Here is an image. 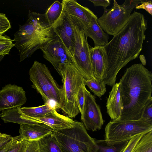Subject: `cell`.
Wrapping results in <instances>:
<instances>
[{
  "label": "cell",
  "instance_id": "33",
  "mask_svg": "<svg viewBox=\"0 0 152 152\" xmlns=\"http://www.w3.org/2000/svg\"><path fill=\"white\" fill-rule=\"evenodd\" d=\"M136 9H143L151 15H152V1L151 0H143L140 4L136 6Z\"/></svg>",
  "mask_w": 152,
  "mask_h": 152
},
{
  "label": "cell",
  "instance_id": "22",
  "mask_svg": "<svg viewBox=\"0 0 152 152\" xmlns=\"http://www.w3.org/2000/svg\"><path fill=\"white\" fill-rule=\"evenodd\" d=\"M20 110L26 115L33 118L43 117L55 110V107L49 103L34 107H23L20 108Z\"/></svg>",
  "mask_w": 152,
  "mask_h": 152
},
{
  "label": "cell",
  "instance_id": "14",
  "mask_svg": "<svg viewBox=\"0 0 152 152\" xmlns=\"http://www.w3.org/2000/svg\"><path fill=\"white\" fill-rule=\"evenodd\" d=\"M53 27L58 38L72 57L74 48L75 34L69 19L64 10Z\"/></svg>",
  "mask_w": 152,
  "mask_h": 152
},
{
  "label": "cell",
  "instance_id": "11",
  "mask_svg": "<svg viewBox=\"0 0 152 152\" xmlns=\"http://www.w3.org/2000/svg\"><path fill=\"white\" fill-rule=\"evenodd\" d=\"M40 49L44 58L52 65L58 73L61 66L73 64L72 56L58 38L52 42L43 44Z\"/></svg>",
  "mask_w": 152,
  "mask_h": 152
},
{
  "label": "cell",
  "instance_id": "24",
  "mask_svg": "<svg viewBox=\"0 0 152 152\" xmlns=\"http://www.w3.org/2000/svg\"><path fill=\"white\" fill-rule=\"evenodd\" d=\"M95 140L97 146L96 152H122L129 141L112 144L107 143L104 140Z\"/></svg>",
  "mask_w": 152,
  "mask_h": 152
},
{
  "label": "cell",
  "instance_id": "2",
  "mask_svg": "<svg viewBox=\"0 0 152 152\" xmlns=\"http://www.w3.org/2000/svg\"><path fill=\"white\" fill-rule=\"evenodd\" d=\"M152 74L141 63L127 68L120 79V95L123 110L116 121L137 120L145 105L152 98Z\"/></svg>",
  "mask_w": 152,
  "mask_h": 152
},
{
  "label": "cell",
  "instance_id": "29",
  "mask_svg": "<svg viewBox=\"0 0 152 152\" xmlns=\"http://www.w3.org/2000/svg\"><path fill=\"white\" fill-rule=\"evenodd\" d=\"M140 118L152 123V98L145 105Z\"/></svg>",
  "mask_w": 152,
  "mask_h": 152
},
{
  "label": "cell",
  "instance_id": "9",
  "mask_svg": "<svg viewBox=\"0 0 152 152\" xmlns=\"http://www.w3.org/2000/svg\"><path fill=\"white\" fill-rule=\"evenodd\" d=\"M14 35L13 40L15 42V46L19 52L20 62L31 57L43 44L33 26L28 21L24 25L20 26Z\"/></svg>",
  "mask_w": 152,
  "mask_h": 152
},
{
  "label": "cell",
  "instance_id": "28",
  "mask_svg": "<svg viewBox=\"0 0 152 152\" xmlns=\"http://www.w3.org/2000/svg\"><path fill=\"white\" fill-rule=\"evenodd\" d=\"M28 142L19 135L11 147L5 152H25Z\"/></svg>",
  "mask_w": 152,
  "mask_h": 152
},
{
  "label": "cell",
  "instance_id": "5",
  "mask_svg": "<svg viewBox=\"0 0 152 152\" xmlns=\"http://www.w3.org/2000/svg\"><path fill=\"white\" fill-rule=\"evenodd\" d=\"M32 87L42 96L45 103L53 101L58 107L60 104L61 91L44 64L35 61L29 71Z\"/></svg>",
  "mask_w": 152,
  "mask_h": 152
},
{
  "label": "cell",
  "instance_id": "17",
  "mask_svg": "<svg viewBox=\"0 0 152 152\" xmlns=\"http://www.w3.org/2000/svg\"><path fill=\"white\" fill-rule=\"evenodd\" d=\"M53 131L51 128L45 124L37 123L20 125L19 132L22 138L30 141H37Z\"/></svg>",
  "mask_w": 152,
  "mask_h": 152
},
{
  "label": "cell",
  "instance_id": "20",
  "mask_svg": "<svg viewBox=\"0 0 152 152\" xmlns=\"http://www.w3.org/2000/svg\"><path fill=\"white\" fill-rule=\"evenodd\" d=\"M90 54L93 76L102 79L105 62L103 47L90 48Z\"/></svg>",
  "mask_w": 152,
  "mask_h": 152
},
{
  "label": "cell",
  "instance_id": "15",
  "mask_svg": "<svg viewBox=\"0 0 152 152\" xmlns=\"http://www.w3.org/2000/svg\"><path fill=\"white\" fill-rule=\"evenodd\" d=\"M62 3L66 14L77 21L83 28L89 25L93 18L97 17L89 9L81 5L76 0H63Z\"/></svg>",
  "mask_w": 152,
  "mask_h": 152
},
{
  "label": "cell",
  "instance_id": "19",
  "mask_svg": "<svg viewBox=\"0 0 152 152\" xmlns=\"http://www.w3.org/2000/svg\"><path fill=\"white\" fill-rule=\"evenodd\" d=\"M97 17L92 18L89 25L83 29L86 38H91L94 43V47L104 46L108 42L109 35L102 29L97 22Z\"/></svg>",
  "mask_w": 152,
  "mask_h": 152
},
{
  "label": "cell",
  "instance_id": "39",
  "mask_svg": "<svg viewBox=\"0 0 152 152\" xmlns=\"http://www.w3.org/2000/svg\"><path fill=\"white\" fill-rule=\"evenodd\" d=\"M7 134L4 133H1L0 132V140L2 137L7 136Z\"/></svg>",
  "mask_w": 152,
  "mask_h": 152
},
{
  "label": "cell",
  "instance_id": "27",
  "mask_svg": "<svg viewBox=\"0 0 152 152\" xmlns=\"http://www.w3.org/2000/svg\"><path fill=\"white\" fill-rule=\"evenodd\" d=\"M13 41L7 36H0V56L9 54L10 50L15 46Z\"/></svg>",
  "mask_w": 152,
  "mask_h": 152
},
{
  "label": "cell",
  "instance_id": "34",
  "mask_svg": "<svg viewBox=\"0 0 152 152\" xmlns=\"http://www.w3.org/2000/svg\"><path fill=\"white\" fill-rule=\"evenodd\" d=\"M25 152H40L37 141H29Z\"/></svg>",
  "mask_w": 152,
  "mask_h": 152
},
{
  "label": "cell",
  "instance_id": "12",
  "mask_svg": "<svg viewBox=\"0 0 152 152\" xmlns=\"http://www.w3.org/2000/svg\"><path fill=\"white\" fill-rule=\"evenodd\" d=\"M26 101L25 91L16 85H7L0 90V111L21 106Z\"/></svg>",
  "mask_w": 152,
  "mask_h": 152
},
{
  "label": "cell",
  "instance_id": "21",
  "mask_svg": "<svg viewBox=\"0 0 152 152\" xmlns=\"http://www.w3.org/2000/svg\"><path fill=\"white\" fill-rule=\"evenodd\" d=\"M37 141L40 152H62L53 132Z\"/></svg>",
  "mask_w": 152,
  "mask_h": 152
},
{
  "label": "cell",
  "instance_id": "35",
  "mask_svg": "<svg viewBox=\"0 0 152 152\" xmlns=\"http://www.w3.org/2000/svg\"><path fill=\"white\" fill-rule=\"evenodd\" d=\"M92 2L94 6H102L104 10L107 9V7L110 5V0H89Z\"/></svg>",
  "mask_w": 152,
  "mask_h": 152
},
{
  "label": "cell",
  "instance_id": "1",
  "mask_svg": "<svg viewBox=\"0 0 152 152\" xmlns=\"http://www.w3.org/2000/svg\"><path fill=\"white\" fill-rule=\"evenodd\" d=\"M147 28L143 14L134 11L123 27L103 46L105 62L102 80L105 84L114 85L120 70L138 57Z\"/></svg>",
  "mask_w": 152,
  "mask_h": 152
},
{
  "label": "cell",
  "instance_id": "30",
  "mask_svg": "<svg viewBox=\"0 0 152 152\" xmlns=\"http://www.w3.org/2000/svg\"><path fill=\"white\" fill-rule=\"evenodd\" d=\"M11 28L10 22L5 14L0 13V36L2 35Z\"/></svg>",
  "mask_w": 152,
  "mask_h": 152
},
{
  "label": "cell",
  "instance_id": "23",
  "mask_svg": "<svg viewBox=\"0 0 152 152\" xmlns=\"http://www.w3.org/2000/svg\"><path fill=\"white\" fill-rule=\"evenodd\" d=\"M63 10L62 3L58 1L54 2L47 9L45 14L52 26L61 17Z\"/></svg>",
  "mask_w": 152,
  "mask_h": 152
},
{
  "label": "cell",
  "instance_id": "31",
  "mask_svg": "<svg viewBox=\"0 0 152 152\" xmlns=\"http://www.w3.org/2000/svg\"><path fill=\"white\" fill-rule=\"evenodd\" d=\"M144 134H140L133 137L129 141L122 152H132L137 142Z\"/></svg>",
  "mask_w": 152,
  "mask_h": 152
},
{
  "label": "cell",
  "instance_id": "26",
  "mask_svg": "<svg viewBox=\"0 0 152 152\" xmlns=\"http://www.w3.org/2000/svg\"><path fill=\"white\" fill-rule=\"evenodd\" d=\"M132 152H152V131L142 136Z\"/></svg>",
  "mask_w": 152,
  "mask_h": 152
},
{
  "label": "cell",
  "instance_id": "3",
  "mask_svg": "<svg viewBox=\"0 0 152 152\" xmlns=\"http://www.w3.org/2000/svg\"><path fill=\"white\" fill-rule=\"evenodd\" d=\"M58 73L61 76L63 85L58 107L68 117L75 118L80 113L76 96L84 79L73 64L61 66Z\"/></svg>",
  "mask_w": 152,
  "mask_h": 152
},
{
  "label": "cell",
  "instance_id": "40",
  "mask_svg": "<svg viewBox=\"0 0 152 152\" xmlns=\"http://www.w3.org/2000/svg\"><path fill=\"white\" fill-rule=\"evenodd\" d=\"M4 56V55L0 56V62L3 59Z\"/></svg>",
  "mask_w": 152,
  "mask_h": 152
},
{
  "label": "cell",
  "instance_id": "25",
  "mask_svg": "<svg viewBox=\"0 0 152 152\" xmlns=\"http://www.w3.org/2000/svg\"><path fill=\"white\" fill-rule=\"evenodd\" d=\"M84 83L87 86L94 95L99 97L104 95L106 91V84L101 79L94 77L87 80L84 79Z\"/></svg>",
  "mask_w": 152,
  "mask_h": 152
},
{
  "label": "cell",
  "instance_id": "10",
  "mask_svg": "<svg viewBox=\"0 0 152 152\" xmlns=\"http://www.w3.org/2000/svg\"><path fill=\"white\" fill-rule=\"evenodd\" d=\"M84 100L81 120L86 130L94 132L100 130L104 121L99 106L97 104L95 96L84 86Z\"/></svg>",
  "mask_w": 152,
  "mask_h": 152
},
{
  "label": "cell",
  "instance_id": "32",
  "mask_svg": "<svg viewBox=\"0 0 152 152\" xmlns=\"http://www.w3.org/2000/svg\"><path fill=\"white\" fill-rule=\"evenodd\" d=\"M83 83L78 90L76 96L77 100L80 113L82 112L84 100Z\"/></svg>",
  "mask_w": 152,
  "mask_h": 152
},
{
  "label": "cell",
  "instance_id": "16",
  "mask_svg": "<svg viewBox=\"0 0 152 152\" xmlns=\"http://www.w3.org/2000/svg\"><path fill=\"white\" fill-rule=\"evenodd\" d=\"M29 118L32 122L45 124L51 128L53 131L71 128L76 122L67 116L59 113L56 110L42 118Z\"/></svg>",
  "mask_w": 152,
  "mask_h": 152
},
{
  "label": "cell",
  "instance_id": "13",
  "mask_svg": "<svg viewBox=\"0 0 152 152\" xmlns=\"http://www.w3.org/2000/svg\"><path fill=\"white\" fill-rule=\"evenodd\" d=\"M27 21L34 30L43 44L52 42L58 39L53 26L50 24L45 13H39L29 10Z\"/></svg>",
  "mask_w": 152,
  "mask_h": 152
},
{
  "label": "cell",
  "instance_id": "38",
  "mask_svg": "<svg viewBox=\"0 0 152 152\" xmlns=\"http://www.w3.org/2000/svg\"><path fill=\"white\" fill-rule=\"evenodd\" d=\"M142 57L140 56V59L142 62V64L144 66L146 64V60L145 57L142 56Z\"/></svg>",
  "mask_w": 152,
  "mask_h": 152
},
{
  "label": "cell",
  "instance_id": "8",
  "mask_svg": "<svg viewBox=\"0 0 152 152\" xmlns=\"http://www.w3.org/2000/svg\"><path fill=\"white\" fill-rule=\"evenodd\" d=\"M67 15L75 34L74 48L72 57L73 64L85 79L90 80L94 77L90 57V47L87 38L84 34L81 26L75 20Z\"/></svg>",
  "mask_w": 152,
  "mask_h": 152
},
{
  "label": "cell",
  "instance_id": "7",
  "mask_svg": "<svg viewBox=\"0 0 152 152\" xmlns=\"http://www.w3.org/2000/svg\"><path fill=\"white\" fill-rule=\"evenodd\" d=\"M143 1V0H126L122 4L119 5L114 0L112 7L104 10L103 14L97 18V22L104 31L114 36L127 23L134 9Z\"/></svg>",
  "mask_w": 152,
  "mask_h": 152
},
{
  "label": "cell",
  "instance_id": "37",
  "mask_svg": "<svg viewBox=\"0 0 152 152\" xmlns=\"http://www.w3.org/2000/svg\"><path fill=\"white\" fill-rule=\"evenodd\" d=\"M19 136L14 137L12 140L6 146L0 149V152H5L12 145L14 142L18 138Z\"/></svg>",
  "mask_w": 152,
  "mask_h": 152
},
{
  "label": "cell",
  "instance_id": "18",
  "mask_svg": "<svg viewBox=\"0 0 152 152\" xmlns=\"http://www.w3.org/2000/svg\"><path fill=\"white\" fill-rule=\"evenodd\" d=\"M106 103L107 112L111 120L116 121L120 118L123 107L120 95V84L115 83L113 86Z\"/></svg>",
  "mask_w": 152,
  "mask_h": 152
},
{
  "label": "cell",
  "instance_id": "36",
  "mask_svg": "<svg viewBox=\"0 0 152 152\" xmlns=\"http://www.w3.org/2000/svg\"><path fill=\"white\" fill-rule=\"evenodd\" d=\"M14 137H12L11 135H7L0 140V149L6 146L13 138Z\"/></svg>",
  "mask_w": 152,
  "mask_h": 152
},
{
  "label": "cell",
  "instance_id": "6",
  "mask_svg": "<svg viewBox=\"0 0 152 152\" xmlns=\"http://www.w3.org/2000/svg\"><path fill=\"white\" fill-rule=\"evenodd\" d=\"M152 131V123L141 118L134 121L111 120L105 129V141L116 144L129 140L134 136Z\"/></svg>",
  "mask_w": 152,
  "mask_h": 152
},
{
  "label": "cell",
  "instance_id": "4",
  "mask_svg": "<svg viewBox=\"0 0 152 152\" xmlns=\"http://www.w3.org/2000/svg\"><path fill=\"white\" fill-rule=\"evenodd\" d=\"M62 152H96L95 139L88 134L83 123L76 121L71 128L53 131Z\"/></svg>",
  "mask_w": 152,
  "mask_h": 152
}]
</instances>
